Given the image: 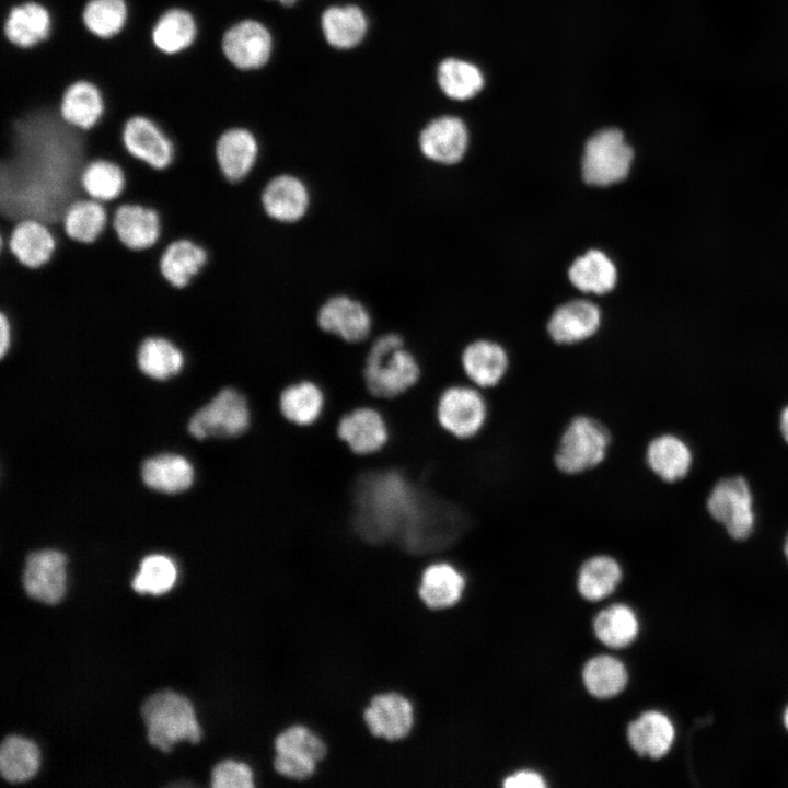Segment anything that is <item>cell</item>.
<instances>
[{"label":"cell","instance_id":"1","mask_svg":"<svg viewBox=\"0 0 788 788\" xmlns=\"http://www.w3.org/2000/svg\"><path fill=\"white\" fill-rule=\"evenodd\" d=\"M89 163L84 130L67 124L59 107L21 112L3 121L0 146V235L23 219L51 230L67 208L88 197L81 175Z\"/></svg>","mask_w":788,"mask_h":788},{"label":"cell","instance_id":"2","mask_svg":"<svg viewBox=\"0 0 788 788\" xmlns=\"http://www.w3.org/2000/svg\"><path fill=\"white\" fill-rule=\"evenodd\" d=\"M358 499L361 509L358 530L368 541L398 540L419 519L413 488L401 476L385 473L371 477Z\"/></svg>","mask_w":788,"mask_h":788},{"label":"cell","instance_id":"3","mask_svg":"<svg viewBox=\"0 0 788 788\" xmlns=\"http://www.w3.org/2000/svg\"><path fill=\"white\" fill-rule=\"evenodd\" d=\"M613 448L610 427L593 414L580 412L563 425L552 451V465L566 477L596 471Z\"/></svg>","mask_w":788,"mask_h":788},{"label":"cell","instance_id":"4","mask_svg":"<svg viewBox=\"0 0 788 788\" xmlns=\"http://www.w3.org/2000/svg\"><path fill=\"white\" fill-rule=\"evenodd\" d=\"M420 378V366L395 333L378 337L371 345L363 367V380L370 394L394 398L413 387Z\"/></svg>","mask_w":788,"mask_h":788},{"label":"cell","instance_id":"5","mask_svg":"<svg viewBox=\"0 0 788 788\" xmlns=\"http://www.w3.org/2000/svg\"><path fill=\"white\" fill-rule=\"evenodd\" d=\"M141 715L149 742L165 753L178 741L198 743L201 739L192 703L176 692L165 690L152 694L143 703Z\"/></svg>","mask_w":788,"mask_h":788},{"label":"cell","instance_id":"6","mask_svg":"<svg viewBox=\"0 0 788 788\" xmlns=\"http://www.w3.org/2000/svg\"><path fill=\"white\" fill-rule=\"evenodd\" d=\"M491 408L485 391L471 383L444 387L436 404L439 427L450 437L467 441L479 437L488 427Z\"/></svg>","mask_w":788,"mask_h":788},{"label":"cell","instance_id":"7","mask_svg":"<svg viewBox=\"0 0 788 788\" xmlns=\"http://www.w3.org/2000/svg\"><path fill=\"white\" fill-rule=\"evenodd\" d=\"M633 158V149L621 130H600L586 143L582 176L588 184L594 186L618 183L628 175Z\"/></svg>","mask_w":788,"mask_h":788},{"label":"cell","instance_id":"8","mask_svg":"<svg viewBox=\"0 0 788 788\" xmlns=\"http://www.w3.org/2000/svg\"><path fill=\"white\" fill-rule=\"evenodd\" d=\"M251 412L245 396L232 387L221 390L197 410L188 422L189 433L204 440L209 437H237L246 431Z\"/></svg>","mask_w":788,"mask_h":788},{"label":"cell","instance_id":"9","mask_svg":"<svg viewBox=\"0 0 788 788\" xmlns=\"http://www.w3.org/2000/svg\"><path fill=\"white\" fill-rule=\"evenodd\" d=\"M274 767L291 779L311 777L316 764L324 758L326 745L311 729L302 725L290 726L275 739Z\"/></svg>","mask_w":788,"mask_h":788},{"label":"cell","instance_id":"10","mask_svg":"<svg viewBox=\"0 0 788 788\" xmlns=\"http://www.w3.org/2000/svg\"><path fill=\"white\" fill-rule=\"evenodd\" d=\"M707 510L734 540H745L753 531V497L742 477L719 480L707 499Z\"/></svg>","mask_w":788,"mask_h":788},{"label":"cell","instance_id":"11","mask_svg":"<svg viewBox=\"0 0 788 788\" xmlns=\"http://www.w3.org/2000/svg\"><path fill=\"white\" fill-rule=\"evenodd\" d=\"M66 556L56 549L31 553L22 576L27 595L47 604L59 603L66 592Z\"/></svg>","mask_w":788,"mask_h":788},{"label":"cell","instance_id":"12","mask_svg":"<svg viewBox=\"0 0 788 788\" xmlns=\"http://www.w3.org/2000/svg\"><path fill=\"white\" fill-rule=\"evenodd\" d=\"M460 363L467 382L485 392L501 386L510 370L506 348L489 339H477L466 345Z\"/></svg>","mask_w":788,"mask_h":788},{"label":"cell","instance_id":"13","mask_svg":"<svg viewBox=\"0 0 788 788\" xmlns=\"http://www.w3.org/2000/svg\"><path fill=\"white\" fill-rule=\"evenodd\" d=\"M123 143L130 155L153 169L171 164L174 146L163 129L150 117L141 114L129 117L123 127Z\"/></svg>","mask_w":788,"mask_h":788},{"label":"cell","instance_id":"14","mask_svg":"<svg viewBox=\"0 0 788 788\" xmlns=\"http://www.w3.org/2000/svg\"><path fill=\"white\" fill-rule=\"evenodd\" d=\"M221 47L227 59L242 70L263 67L271 54V35L255 20H243L223 34Z\"/></svg>","mask_w":788,"mask_h":788},{"label":"cell","instance_id":"15","mask_svg":"<svg viewBox=\"0 0 788 788\" xmlns=\"http://www.w3.org/2000/svg\"><path fill=\"white\" fill-rule=\"evenodd\" d=\"M216 159L223 176L239 183L253 173L259 160V144L255 135L245 127L225 129L216 142Z\"/></svg>","mask_w":788,"mask_h":788},{"label":"cell","instance_id":"16","mask_svg":"<svg viewBox=\"0 0 788 788\" xmlns=\"http://www.w3.org/2000/svg\"><path fill=\"white\" fill-rule=\"evenodd\" d=\"M317 324L322 331L347 343H359L369 336L372 321L360 301L340 294L329 298L320 308Z\"/></svg>","mask_w":788,"mask_h":788},{"label":"cell","instance_id":"17","mask_svg":"<svg viewBox=\"0 0 788 788\" xmlns=\"http://www.w3.org/2000/svg\"><path fill=\"white\" fill-rule=\"evenodd\" d=\"M337 436L358 455L382 450L389 441V427L375 408L362 406L346 413L337 424Z\"/></svg>","mask_w":788,"mask_h":788},{"label":"cell","instance_id":"18","mask_svg":"<svg viewBox=\"0 0 788 788\" xmlns=\"http://www.w3.org/2000/svg\"><path fill=\"white\" fill-rule=\"evenodd\" d=\"M363 719L370 732L389 741L402 740L414 726V708L402 694L375 695L364 709Z\"/></svg>","mask_w":788,"mask_h":788},{"label":"cell","instance_id":"19","mask_svg":"<svg viewBox=\"0 0 788 788\" xmlns=\"http://www.w3.org/2000/svg\"><path fill=\"white\" fill-rule=\"evenodd\" d=\"M259 204L268 218L281 223H293L305 216L310 195L300 178L281 174L265 184L259 193Z\"/></svg>","mask_w":788,"mask_h":788},{"label":"cell","instance_id":"20","mask_svg":"<svg viewBox=\"0 0 788 788\" xmlns=\"http://www.w3.org/2000/svg\"><path fill=\"white\" fill-rule=\"evenodd\" d=\"M56 237L49 225L37 219H23L14 224L9 236H0V246H8L24 266L39 268L53 256Z\"/></svg>","mask_w":788,"mask_h":788},{"label":"cell","instance_id":"21","mask_svg":"<svg viewBox=\"0 0 788 788\" xmlns=\"http://www.w3.org/2000/svg\"><path fill=\"white\" fill-rule=\"evenodd\" d=\"M467 144V128L455 116H441L431 120L419 136L422 154L427 159L444 165L461 161Z\"/></svg>","mask_w":788,"mask_h":788},{"label":"cell","instance_id":"22","mask_svg":"<svg viewBox=\"0 0 788 788\" xmlns=\"http://www.w3.org/2000/svg\"><path fill=\"white\" fill-rule=\"evenodd\" d=\"M601 325L599 308L573 300L557 308L547 323V333L558 345H575L592 337Z\"/></svg>","mask_w":788,"mask_h":788},{"label":"cell","instance_id":"23","mask_svg":"<svg viewBox=\"0 0 788 788\" xmlns=\"http://www.w3.org/2000/svg\"><path fill=\"white\" fill-rule=\"evenodd\" d=\"M108 220L124 245L144 250L154 245L160 235V217L155 209L139 204H123L107 210Z\"/></svg>","mask_w":788,"mask_h":788},{"label":"cell","instance_id":"24","mask_svg":"<svg viewBox=\"0 0 788 788\" xmlns=\"http://www.w3.org/2000/svg\"><path fill=\"white\" fill-rule=\"evenodd\" d=\"M645 461L659 479L674 483L687 475L692 465V453L682 439L671 433H662L648 442Z\"/></svg>","mask_w":788,"mask_h":788},{"label":"cell","instance_id":"25","mask_svg":"<svg viewBox=\"0 0 788 788\" xmlns=\"http://www.w3.org/2000/svg\"><path fill=\"white\" fill-rule=\"evenodd\" d=\"M674 735L672 721L657 710L641 714L627 728V739L633 750L654 760L663 757L670 751Z\"/></svg>","mask_w":788,"mask_h":788},{"label":"cell","instance_id":"26","mask_svg":"<svg viewBox=\"0 0 788 788\" xmlns=\"http://www.w3.org/2000/svg\"><path fill=\"white\" fill-rule=\"evenodd\" d=\"M58 107L67 124L82 130L92 129L106 109L99 89L85 80L71 83L63 92Z\"/></svg>","mask_w":788,"mask_h":788},{"label":"cell","instance_id":"27","mask_svg":"<svg viewBox=\"0 0 788 788\" xmlns=\"http://www.w3.org/2000/svg\"><path fill=\"white\" fill-rule=\"evenodd\" d=\"M464 587L463 575L453 565L440 561L425 568L418 593L429 609L442 610L459 602Z\"/></svg>","mask_w":788,"mask_h":788},{"label":"cell","instance_id":"28","mask_svg":"<svg viewBox=\"0 0 788 788\" xmlns=\"http://www.w3.org/2000/svg\"><path fill=\"white\" fill-rule=\"evenodd\" d=\"M135 361L144 375L155 380H166L182 371L186 356L170 338L153 335L140 341Z\"/></svg>","mask_w":788,"mask_h":788},{"label":"cell","instance_id":"29","mask_svg":"<svg viewBox=\"0 0 788 788\" xmlns=\"http://www.w3.org/2000/svg\"><path fill=\"white\" fill-rule=\"evenodd\" d=\"M141 477L151 489L177 494L188 489L194 480L190 462L174 453H164L150 457L142 464Z\"/></svg>","mask_w":788,"mask_h":788},{"label":"cell","instance_id":"30","mask_svg":"<svg viewBox=\"0 0 788 788\" xmlns=\"http://www.w3.org/2000/svg\"><path fill=\"white\" fill-rule=\"evenodd\" d=\"M50 25L47 9L35 1H28L10 10L4 22V35L11 44L30 48L49 35Z\"/></svg>","mask_w":788,"mask_h":788},{"label":"cell","instance_id":"31","mask_svg":"<svg viewBox=\"0 0 788 788\" xmlns=\"http://www.w3.org/2000/svg\"><path fill=\"white\" fill-rule=\"evenodd\" d=\"M325 395L323 390L309 380L293 382L279 395V409L289 422L306 427L315 424L323 414Z\"/></svg>","mask_w":788,"mask_h":788},{"label":"cell","instance_id":"32","mask_svg":"<svg viewBox=\"0 0 788 788\" xmlns=\"http://www.w3.org/2000/svg\"><path fill=\"white\" fill-rule=\"evenodd\" d=\"M208 259L207 251L189 239L171 242L160 257V270L173 286L183 288L196 277Z\"/></svg>","mask_w":788,"mask_h":788},{"label":"cell","instance_id":"33","mask_svg":"<svg viewBox=\"0 0 788 788\" xmlns=\"http://www.w3.org/2000/svg\"><path fill=\"white\" fill-rule=\"evenodd\" d=\"M367 19L356 5L331 7L322 15V30L327 43L338 49L357 46L367 33Z\"/></svg>","mask_w":788,"mask_h":788},{"label":"cell","instance_id":"34","mask_svg":"<svg viewBox=\"0 0 788 788\" xmlns=\"http://www.w3.org/2000/svg\"><path fill=\"white\" fill-rule=\"evenodd\" d=\"M568 275L576 288L596 294L611 291L617 279L615 265L598 250H591L578 257L570 266Z\"/></svg>","mask_w":788,"mask_h":788},{"label":"cell","instance_id":"35","mask_svg":"<svg viewBox=\"0 0 788 788\" xmlns=\"http://www.w3.org/2000/svg\"><path fill=\"white\" fill-rule=\"evenodd\" d=\"M622 567L605 554L587 558L578 572V589L589 601H600L610 595L622 580Z\"/></svg>","mask_w":788,"mask_h":788},{"label":"cell","instance_id":"36","mask_svg":"<svg viewBox=\"0 0 788 788\" xmlns=\"http://www.w3.org/2000/svg\"><path fill=\"white\" fill-rule=\"evenodd\" d=\"M107 220L104 202L84 197L67 208L62 225L70 239L81 243H92L104 231Z\"/></svg>","mask_w":788,"mask_h":788},{"label":"cell","instance_id":"37","mask_svg":"<svg viewBox=\"0 0 788 788\" xmlns=\"http://www.w3.org/2000/svg\"><path fill=\"white\" fill-rule=\"evenodd\" d=\"M154 46L165 54H177L189 47L196 37V23L193 15L181 8L165 11L152 28Z\"/></svg>","mask_w":788,"mask_h":788},{"label":"cell","instance_id":"38","mask_svg":"<svg viewBox=\"0 0 788 788\" xmlns=\"http://www.w3.org/2000/svg\"><path fill=\"white\" fill-rule=\"evenodd\" d=\"M40 754L32 740L8 735L0 748V772L10 783H22L32 778L39 767Z\"/></svg>","mask_w":788,"mask_h":788},{"label":"cell","instance_id":"39","mask_svg":"<svg viewBox=\"0 0 788 788\" xmlns=\"http://www.w3.org/2000/svg\"><path fill=\"white\" fill-rule=\"evenodd\" d=\"M596 638L610 648H623L638 635L639 623L635 612L625 604H614L601 611L593 623Z\"/></svg>","mask_w":788,"mask_h":788},{"label":"cell","instance_id":"40","mask_svg":"<svg viewBox=\"0 0 788 788\" xmlns=\"http://www.w3.org/2000/svg\"><path fill=\"white\" fill-rule=\"evenodd\" d=\"M587 691L596 698H611L627 684V671L621 660L612 656L591 658L582 670Z\"/></svg>","mask_w":788,"mask_h":788},{"label":"cell","instance_id":"41","mask_svg":"<svg viewBox=\"0 0 788 788\" xmlns=\"http://www.w3.org/2000/svg\"><path fill=\"white\" fill-rule=\"evenodd\" d=\"M438 83L450 99L465 101L475 96L484 86V77L473 63L447 58L438 67Z\"/></svg>","mask_w":788,"mask_h":788},{"label":"cell","instance_id":"42","mask_svg":"<svg viewBox=\"0 0 788 788\" xmlns=\"http://www.w3.org/2000/svg\"><path fill=\"white\" fill-rule=\"evenodd\" d=\"M81 185L88 197L101 202L117 199L125 188L121 167L106 159L90 161L81 175Z\"/></svg>","mask_w":788,"mask_h":788},{"label":"cell","instance_id":"43","mask_svg":"<svg viewBox=\"0 0 788 788\" xmlns=\"http://www.w3.org/2000/svg\"><path fill=\"white\" fill-rule=\"evenodd\" d=\"M177 569L174 561L165 555L152 554L146 556L134 577L132 589L140 593L161 595L172 589L176 581Z\"/></svg>","mask_w":788,"mask_h":788},{"label":"cell","instance_id":"44","mask_svg":"<svg viewBox=\"0 0 788 788\" xmlns=\"http://www.w3.org/2000/svg\"><path fill=\"white\" fill-rule=\"evenodd\" d=\"M85 27L101 38L118 34L127 20L125 0H89L82 12Z\"/></svg>","mask_w":788,"mask_h":788},{"label":"cell","instance_id":"45","mask_svg":"<svg viewBox=\"0 0 788 788\" xmlns=\"http://www.w3.org/2000/svg\"><path fill=\"white\" fill-rule=\"evenodd\" d=\"M211 786L215 788H251L254 786V775L251 767L243 762L222 761L211 772Z\"/></svg>","mask_w":788,"mask_h":788},{"label":"cell","instance_id":"46","mask_svg":"<svg viewBox=\"0 0 788 788\" xmlns=\"http://www.w3.org/2000/svg\"><path fill=\"white\" fill-rule=\"evenodd\" d=\"M503 786L506 788H543L545 781L538 773L522 770L508 776L503 781Z\"/></svg>","mask_w":788,"mask_h":788},{"label":"cell","instance_id":"47","mask_svg":"<svg viewBox=\"0 0 788 788\" xmlns=\"http://www.w3.org/2000/svg\"><path fill=\"white\" fill-rule=\"evenodd\" d=\"M13 344V327L10 318L0 311V357L5 358Z\"/></svg>","mask_w":788,"mask_h":788},{"label":"cell","instance_id":"48","mask_svg":"<svg viewBox=\"0 0 788 788\" xmlns=\"http://www.w3.org/2000/svg\"><path fill=\"white\" fill-rule=\"evenodd\" d=\"M780 432L784 440L788 443V406H786L780 415Z\"/></svg>","mask_w":788,"mask_h":788},{"label":"cell","instance_id":"49","mask_svg":"<svg viewBox=\"0 0 788 788\" xmlns=\"http://www.w3.org/2000/svg\"><path fill=\"white\" fill-rule=\"evenodd\" d=\"M277 1H279L281 4H283L286 7H290L297 2V0H277Z\"/></svg>","mask_w":788,"mask_h":788},{"label":"cell","instance_id":"50","mask_svg":"<svg viewBox=\"0 0 788 788\" xmlns=\"http://www.w3.org/2000/svg\"><path fill=\"white\" fill-rule=\"evenodd\" d=\"M784 723H785L786 729L788 730V707L784 714Z\"/></svg>","mask_w":788,"mask_h":788},{"label":"cell","instance_id":"51","mask_svg":"<svg viewBox=\"0 0 788 788\" xmlns=\"http://www.w3.org/2000/svg\"><path fill=\"white\" fill-rule=\"evenodd\" d=\"M784 553H785L786 558H787V560H788V535H787L786 541H785Z\"/></svg>","mask_w":788,"mask_h":788}]
</instances>
